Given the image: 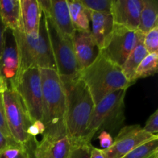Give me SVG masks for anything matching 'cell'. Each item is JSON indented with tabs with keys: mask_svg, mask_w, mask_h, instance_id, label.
I'll return each instance as SVG.
<instances>
[{
	"mask_svg": "<svg viewBox=\"0 0 158 158\" xmlns=\"http://www.w3.org/2000/svg\"><path fill=\"white\" fill-rule=\"evenodd\" d=\"M157 26L158 2L157 0H143L137 31L145 34Z\"/></svg>",
	"mask_w": 158,
	"mask_h": 158,
	"instance_id": "obj_21",
	"label": "cell"
},
{
	"mask_svg": "<svg viewBox=\"0 0 158 158\" xmlns=\"http://www.w3.org/2000/svg\"><path fill=\"white\" fill-rule=\"evenodd\" d=\"M158 69V53H149L137 68L134 75V81L139 79L154 76Z\"/></svg>",
	"mask_w": 158,
	"mask_h": 158,
	"instance_id": "obj_22",
	"label": "cell"
},
{
	"mask_svg": "<svg viewBox=\"0 0 158 158\" xmlns=\"http://www.w3.org/2000/svg\"><path fill=\"white\" fill-rule=\"evenodd\" d=\"M90 33L100 49L114 29V20L110 13H100L90 11Z\"/></svg>",
	"mask_w": 158,
	"mask_h": 158,
	"instance_id": "obj_17",
	"label": "cell"
},
{
	"mask_svg": "<svg viewBox=\"0 0 158 158\" xmlns=\"http://www.w3.org/2000/svg\"><path fill=\"white\" fill-rule=\"evenodd\" d=\"M66 94V131L71 146L84 144L85 136L95 104L80 78L64 86Z\"/></svg>",
	"mask_w": 158,
	"mask_h": 158,
	"instance_id": "obj_2",
	"label": "cell"
},
{
	"mask_svg": "<svg viewBox=\"0 0 158 158\" xmlns=\"http://www.w3.org/2000/svg\"><path fill=\"white\" fill-rule=\"evenodd\" d=\"M12 32L19 56V74L25 69L31 67L56 70L55 60L43 13H42L37 37L26 35L20 29L12 30Z\"/></svg>",
	"mask_w": 158,
	"mask_h": 158,
	"instance_id": "obj_4",
	"label": "cell"
},
{
	"mask_svg": "<svg viewBox=\"0 0 158 158\" xmlns=\"http://www.w3.org/2000/svg\"><path fill=\"white\" fill-rule=\"evenodd\" d=\"M42 12L52 19L55 26L65 37L72 40L76 29L72 23L66 0H51L49 9Z\"/></svg>",
	"mask_w": 158,
	"mask_h": 158,
	"instance_id": "obj_16",
	"label": "cell"
},
{
	"mask_svg": "<svg viewBox=\"0 0 158 158\" xmlns=\"http://www.w3.org/2000/svg\"><path fill=\"white\" fill-rule=\"evenodd\" d=\"M44 16L56 70L63 86H66L80 78V69L74 53L72 40L60 32L50 17L45 15Z\"/></svg>",
	"mask_w": 158,
	"mask_h": 158,
	"instance_id": "obj_6",
	"label": "cell"
},
{
	"mask_svg": "<svg viewBox=\"0 0 158 158\" xmlns=\"http://www.w3.org/2000/svg\"><path fill=\"white\" fill-rule=\"evenodd\" d=\"M98 140L100 141L101 149L103 150L110 148L114 143V139H113L111 134L106 132V131H101L100 133H99Z\"/></svg>",
	"mask_w": 158,
	"mask_h": 158,
	"instance_id": "obj_31",
	"label": "cell"
},
{
	"mask_svg": "<svg viewBox=\"0 0 158 158\" xmlns=\"http://www.w3.org/2000/svg\"><path fill=\"white\" fill-rule=\"evenodd\" d=\"M40 69L43 89L41 121L45 126L43 135L65 136L66 94L64 86L56 70Z\"/></svg>",
	"mask_w": 158,
	"mask_h": 158,
	"instance_id": "obj_1",
	"label": "cell"
},
{
	"mask_svg": "<svg viewBox=\"0 0 158 158\" xmlns=\"http://www.w3.org/2000/svg\"><path fill=\"white\" fill-rule=\"evenodd\" d=\"M0 158H29L24 144L16 143L0 151Z\"/></svg>",
	"mask_w": 158,
	"mask_h": 158,
	"instance_id": "obj_25",
	"label": "cell"
},
{
	"mask_svg": "<svg viewBox=\"0 0 158 158\" xmlns=\"http://www.w3.org/2000/svg\"><path fill=\"white\" fill-rule=\"evenodd\" d=\"M80 79L86 84L95 105L108 94L120 89L127 90L134 84L126 78L121 67L101 52L92 64L80 71Z\"/></svg>",
	"mask_w": 158,
	"mask_h": 158,
	"instance_id": "obj_3",
	"label": "cell"
},
{
	"mask_svg": "<svg viewBox=\"0 0 158 158\" xmlns=\"http://www.w3.org/2000/svg\"><path fill=\"white\" fill-rule=\"evenodd\" d=\"M17 142L13 138L8 137L2 132L0 131V151L10 146V145L15 144Z\"/></svg>",
	"mask_w": 158,
	"mask_h": 158,
	"instance_id": "obj_33",
	"label": "cell"
},
{
	"mask_svg": "<svg viewBox=\"0 0 158 158\" xmlns=\"http://www.w3.org/2000/svg\"><path fill=\"white\" fill-rule=\"evenodd\" d=\"M45 133V126L41 120H37L33 122L29 126L27 130V134L29 137H36V136L40 135Z\"/></svg>",
	"mask_w": 158,
	"mask_h": 158,
	"instance_id": "obj_30",
	"label": "cell"
},
{
	"mask_svg": "<svg viewBox=\"0 0 158 158\" xmlns=\"http://www.w3.org/2000/svg\"><path fill=\"white\" fill-rule=\"evenodd\" d=\"M86 9L100 13H110L112 0H80Z\"/></svg>",
	"mask_w": 158,
	"mask_h": 158,
	"instance_id": "obj_24",
	"label": "cell"
},
{
	"mask_svg": "<svg viewBox=\"0 0 158 158\" xmlns=\"http://www.w3.org/2000/svg\"><path fill=\"white\" fill-rule=\"evenodd\" d=\"M92 144L84 143L71 146L70 152L68 158H89Z\"/></svg>",
	"mask_w": 158,
	"mask_h": 158,
	"instance_id": "obj_27",
	"label": "cell"
},
{
	"mask_svg": "<svg viewBox=\"0 0 158 158\" xmlns=\"http://www.w3.org/2000/svg\"><path fill=\"white\" fill-rule=\"evenodd\" d=\"M6 89H7V87H6V84H5L4 81L2 80V77H0V94H2Z\"/></svg>",
	"mask_w": 158,
	"mask_h": 158,
	"instance_id": "obj_36",
	"label": "cell"
},
{
	"mask_svg": "<svg viewBox=\"0 0 158 158\" xmlns=\"http://www.w3.org/2000/svg\"><path fill=\"white\" fill-rule=\"evenodd\" d=\"M89 158H108V157L105 154L103 149H99V148L92 146Z\"/></svg>",
	"mask_w": 158,
	"mask_h": 158,
	"instance_id": "obj_34",
	"label": "cell"
},
{
	"mask_svg": "<svg viewBox=\"0 0 158 158\" xmlns=\"http://www.w3.org/2000/svg\"><path fill=\"white\" fill-rule=\"evenodd\" d=\"M2 94L6 122L11 135L17 143L25 144L29 138L27 130L32 123L26 106L14 89H6Z\"/></svg>",
	"mask_w": 158,
	"mask_h": 158,
	"instance_id": "obj_8",
	"label": "cell"
},
{
	"mask_svg": "<svg viewBox=\"0 0 158 158\" xmlns=\"http://www.w3.org/2000/svg\"><path fill=\"white\" fill-rule=\"evenodd\" d=\"M12 89L23 100L32 123L41 120L43 89L40 69L31 67L20 73Z\"/></svg>",
	"mask_w": 158,
	"mask_h": 158,
	"instance_id": "obj_7",
	"label": "cell"
},
{
	"mask_svg": "<svg viewBox=\"0 0 158 158\" xmlns=\"http://www.w3.org/2000/svg\"><path fill=\"white\" fill-rule=\"evenodd\" d=\"M143 131L153 135H157L158 133V110L154 111L146 121Z\"/></svg>",
	"mask_w": 158,
	"mask_h": 158,
	"instance_id": "obj_28",
	"label": "cell"
},
{
	"mask_svg": "<svg viewBox=\"0 0 158 158\" xmlns=\"http://www.w3.org/2000/svg\"><path fill=\"white\" fill-rule=\"evenodd\" d=\"M42 9L38 0H20V29L32 37L39 35Z\"/></svg>",
	"mask_w": 158,
	"mask_h": 158,
	"instance_id": "obj_15",
	"label": "cell"
},
{
	"mask_svg": "<svg viewBox=\"0 0 158 158\" xmlns=\"http://www.w3.org/2000/svg\"><path fill=\"white\" fill-rule=\"evenodd\" d=\"M158 156V139L137 147L122 158H154Z\"/></svg>",
	"mask_w": 158,
	"mask_h": 158,
	"instance_id": "obj_23",
	"label": "cell"
},
{
	"mask_svg": "<svg viewBox=\"0 0 158 158\" xmlns=\"http://www.w3.org/2000/svg\"><path fill=\"white\" fill-rule=\"evenodd\" d=\"M126 93V89L114 91L95 105L85 136V143H91L95 134L101 131L111 134L121 129L125 120Z\"/></svg>",
	"mask_w": 158,
	"mask_h": 158,
	"instance_id": "obj_5",
	"label": "cell"
},
{
	"mask_svg": "<svg viewBox=\"0 0 158 158\" xmlns=\"http://www.w3.org/2000/svg\"><path fill=\"white\" fill-rule=\"evenodd\" d=\"M154 139H158V135L148 134L140 125L125 126L119 131L112 146L103 151L108 158H122L137 147Z\"/></svg>",
	"mask_w": 158,
	"mask_h": 158,
	"instance_id": "obj_10",
	"label": "cell"
},
{
	"mask_svg": "<svg viewBox=\"0 0 158 158\" xmlns=\"http://www.w3.org/2000/svg\"><path fill=\"white\" fill-rule=\"evenodd\" d=\"M154 158H158V156H157V157H155Z\"/></svg>",
	"mask_w": 158,
	"mask_h": 158,
	"instance_id": "obj_37",
	"label": "cell"
},
{
	"mask_svg": "<svg viewBox=\"0 0 158 158\" xmlns=\"http://www.w3.org/2000/svg\"><path fill=\"white\" fill-rule=\"evenodd\" d=\"M76 59L80 71L92 64L100 52L90 31L75 30L72 38Z\"/></svg>",
	"mask_w": 158,
	"mask_h": 158,
	"instance_id": "obj_13",
	"label": "cell"
},
{
	"mask_svg": "<svg viewBox=\"0 0 158 158\" xmlns=\"http://www.w3.org/2000/svg\"><path fill=\"white\" fill-rule=\"evenodd\" d=\"M137 31L114 24L100 52L113 63L121 66L137 43Z\"/></svg>",
	"mask_w": 158,
	"mask_h": 158,
	"instance_id": "obj_9",
	"label": "cell"
},
{
	"mask_svg": "<svg viewBox=\"0 0 158 158\" xmlns=\"http://www.w3.org/2000/svg\"><path fill=\"white\" fill-rule=\"evenodd\" d=\"M36 140V137H29V140L24 144L26 146V150H27L29 158H37L35 154V145Z\"/></svg>",
	"mask_w": 158,
	"mask_h": 158,
	"instance_id": "obj_32",
	"label": "cell"
},
{
	"mask_svg": "<svg viewBox=\"0 0 158 158\" xmlns=\"http://www.w3.org/2000/svg\"><path fill=\"white\" fill-rule=\"evenodd\" d=\"M137 40L135 46L130 53L129 56L124 62L121 67L122 71L123 74L126 77V78L129 80L130 82L135 83L134 81V75L137 68L141 63L142 60L148 55V52L143 45V36L144 34L137 31Z\"/></svg>",
	"mask_w": 158,
	"mask_h": 158,
	"instance_id": "obj_18",
	"label": "cell"
},
{
	"mask_svg": "<svg viewBox=\"0 0 158 158\" xmlns=\"http://www.w3.org/2000/svg\"><path fill=\"white\" fill-rule=\"evenodd\" d=\"M0 131L2 132L3 134L8 137L12 138V135L10 134L9 127H8L7 122L6 119V114H5L4 105H3L2 100V94H0Z\"/></svg>",
	"mask_w": 158,
	"mask_h": 158,
	"instance_id": "obj_29",
	"label": "cell"
},
{
	"mask_svg": "<svg viewBox=\"0 0 158 158\" xmlns=\"http://www.w3.org/2000/svg\"><path fill=\"white\" fill-rule=\"evenodd\" d=\"M0 16L7 29H20V0H0Z\"/></svg>",
	"mask_w": 158,
	"mask_h": 158,
	"instance_id": "obj_19",
	"label": "cell"
},
{
	"mask_svg": "<svg viewBox=\"0 0 158 158\" xmlns=\"http://www.w3.org/2000/svg\"><path fill=\"white\" fill-rule=\"evenodd\" d=\"M143 0H112L110 14L114 23L137 31Z\"/></svg>",
	"mask_w": 158,
	"mask_h": 158,
	"instance_id": "obj_12",
	"label": "cell"
},
{
	"mask_svg": "<svg viewBox=\"0 0 158 158\" xmlns=\"http://www.w3.org/2000/svg\"><path fill=\"white\" fill-rule=\"evenodd\" d=\"M6 29H7V28L3 23L1 16H0V56H1L2 51L3 44H4L5 32H6Z\"/></svg>",
	"mask_w": 158,
	"mask_h": 158,
	"instance_id": "obj_35",
	"label": "cell"
},
{
	"mask_svg": "<svg viewBox=\"0 0 158 158\" xmlns=\"http://www.w3.org/2000/svg\"><path fill=\"white\" fill-rule=\"evenodd\" d=\"M143 45L148 53H158V26L144 34Z\"/></svg>",
	"mask_w": 158,
	"mask_h": 158,
	"instance_id": "obj_26",
	"label": "cell"
},
{
	"mask_svg": "<svg viewBox=\"0 0 158 158\" xmlns=\"http://www.w3.org/2000/svg\"><path fill=\"white\" fill-rule=\"evenodd\" d=\"M19 56L12 29L5 32L4 44L0 56V77L7 89H12L19 75Z\"/></svg>",
	"mask_w": 158,
	"mask_h": 158,
	"instance_id": "obj_11",
	"label": "cell"
},
{
	"mask_svg": "<svg viewBox=\"0 0 158 158\" xmlns=\"http://www.w3.org/2000/svg\"><path fill=\"white\" fill-rule=\"evenodd\" d=\"M70 150L71 143L66 135H43L40 141H35V154L37 158H68Z\"/></svg>",
	"mask_w": 158,
	"mask_h": 158,
	"instance_id": "obj_14",
	"label": "cell"
},
{
	"mask_svg": "<svg viewBox=\"0 0 158 158\" xmlns=\"http://www.w3.org/2000/svg\"><path fill=\"white\" fill-rule=\"evenodd\" d=\"M66 2L74 29L90 31V11L83 6L80 0H66Z\"/></svg>",
	"mask_w": 158,
	"mask_h": 158,
	"instance_id": "obj_20",
	"label": "cell"
}]
</instances>
